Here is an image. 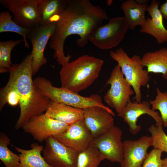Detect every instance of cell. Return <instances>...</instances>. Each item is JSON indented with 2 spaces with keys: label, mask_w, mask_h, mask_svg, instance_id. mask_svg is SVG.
<instances>
[{
  "label": "cell",
  "mask_w": 167,
  "mask_h": 167,
  "mask_svg": "<svg viewBox=\"0 0 167 167\" xmlns=\"http://www.w3.org/2000/svg\"><path fill=\"white\" fill-rule=\"evenodd\" d=\"M162 167H167V156L162 159Z\"/></svg>",
  "instance_id": "obj_32"
},
{
  "label": "cell",
  "mask_w": 167,
  "mask_h": 167,
  "mask_svg": "<svg viewBox=\"0 0 167 167\" xmlns=\"http://www.w3.org/2000/svg\"><path fill=\"white\" fill-rule=\"evenodd\" d=\"M108 85L110 87L104 96V101L119 114L130 101V97L135 92L118 64L114 66L106 82V85Z\"/></svg>",
  "instance_id": "obj_6"
},
{
  "label": "cell",
  "mask_w": 167,
  "mask_h": 167,
  "mask_svg": "<svg viewBox=\"0 0 167 167\" xmlns=\"http://www.w3.org/2000/svg\"><path fill=\"white\" fill-rule=\"evenodd\" d=\"M157 95L155 99L150 101L151 109L159 110L161 113L163 126L167 127V92H161L160 89L156 88Z\"/></svg>",
  "instance_id": "obj_28"
},
{
  "label": "cell",
  "mask_w": 167,
  "mask_h": 167,
  "mask_svg": "<svg viewBox=\"0 0 167 167\" xmlns=\"http://www.w3.org/2000/svg\"><path fill=\"white\" fill-rule=\"evenodd\" d=\"M163 151L154 148L148 153L141 167H162V159L161 156Z\"/></svg>",
  "instance_id": "obj_29"
},
{
  "label": "cell",
  "mask_w": 167,
  "mask_h": 167,
  "mask_svg": "<svg viewBox=\"0 0 167 167\" xmlns=\"http://www.w3.org/2000/svg\"><path fill=\"white\" fill-rule=\"evenodd\" d=\"M160 2L152 0L148 6L147 11L151 16L146 19L144 24L141 26L139 32L151 35L161 44L167 42V29L163 23V17L160 9Z\"/></svg>",
  "instance_id": "obj_17"
},
{
  "label": "cell",
  "mask_w": 167,
  "mask_h": 167,
  "mask_svg": "<svg viewBox=\"0 0 167 167\" xmlns=\"http://www.w3.org/2000/svg\"><path fill=\"white\" fill-rule=\"evenodd\" d=\"M24 41L23 40H8L0 42V68L9 69L13 65L11 60L13 49Z\"/></svg>",
  "instance_id": "obj_26"
},
{
  "label": "cell",
  "mask_w": 167,
  "mask_h": 167,
  "mask_svg": "<svg viewBox=\"0 0 167 167\" xmlns=\"http://www.w3.org/2000/svg\"><path fill=\"white\" fill-rule=\"evenodd\" d=\"M151 134L152 146L159 149L167 154V135L165 132L163 126L152 124L148 128Z\"/></svg>",
  "instance_id": "obj_27"
},
{
  "label": "cell",
  "mask_w": 167,
  "mask_h": 167,
  "mask_svg": "<svg viewBox=\"0 0 167 167\" xmlns=\"http://www.w3.org/2000/svg\"><path fill=\"white\" fill-rule=\"evenodd\" d=\"M148 6L139 4L134 0H127L122 3L121 7L129 29L133 30L136 26L144 24Z\"/></svg>",
  "instance_id": "obj_21"
},
{
  "label": "cell",
  "mask_w": 167,
  "mask_h": 167,
  "mask_svg": "<svg viewBox=\"0 0 167 167\" xmlns=\"http://www.w3.org/2000/svg\"><path fill=\"white\" fill-rule=\"evenodd\" d=\"M12 17L8 11H2L0 12V32H12L20 34L24 39L25 46L29 48L27 36L30 29L20 27L13 20Z\"/></svg>",
  "instance_id": "obj_24"
},
{
  "label": "cell",
  "mask_w": 167,
  "mask_h": 167,
  "mask_svg": "<svg viewBox=\"0 0 167 167\" xmlns=\"http://www.w3.org/2000/svg\"><path fill=\"white\" fill-rule=\"evenodd\" d=\"M103 63L101 59L85 55L63 65L61 87L77 93L87 88L97 78Z\"/></svg>",
  "instance_id": "obj_3"
},
{
  "label": "cell",
  "mask_w": 167,
  "mask_h": 167,
  "mask_svg": "<svg viewBox=\"0 0 167 167\" xmlns=\"http://www.w3.org/2000/svg\"><path fill=\"white\" fill-rule=\"evenodd\" d=\"M45 114L49 117L68 125L83 120L84 110L51 101Z\"/></svg>",
  "instance_id": "obj_18"
},
{
  "label": "cell",
  "mask_w": 167,
  "mask_h": 167,
  "mask_svg": "<svg viewBox=\"0 0 167 167\" xmlns=\"http://www.w3.org/2000/svg\"><path fill=\"white\" fill-rule=\"evenodd\" d=\"M57 22H54L46 26H39L30 30L27 38L32 45V72L34 75L41 66L45 64L47 60L45 56L44 52L48 41L53 35Z\"/></svg>",
  "instance_id": "obj_9"
},
{
  "label": "cell",
  "mask_w": 167,
  "mask_h": 167,
  "mask_svg": "<svg viewBox=\"0 0 167 167\" xmlns=\"http://www.w3.org/2000/svg\"><path fill=\"white\" fill-rule=\"evenodd\" d=\"M10 140L3 132L0 134V159L5 167H18L20 157L8 147Z\"/></svg>",
  "instance_id": "obj_25"
},
{
  "label": "cell",
  "mask_w": 167,
  "mask_h": 167,
  "mask_svg": "<svg viewBox=\"0 0 167 167\" xmlns=\"http://www.w3.org/2000/svg\"><path fill=\"white\" fill-rule=\"evenodd\" d=\"M69 0H38L37 7L40 25L57 22Z\"/></svg>",
  "instance_id": "obj_19"
},
{
  "label": "cell",
  "mask_w": 167,
  "mask_h": 167,
  "mask_svg": "<svg viewBox=\"0 0 167 167\" xmlns=\"http://www.w3.org/2000/svg\"><path fill=\"white\" fill-rule=\"evenodd\" d=\"M135 1L137 3L141 4H147L149 1L148 0H135Z\"/></svg>",
  "instance_id": "obj_31"
},
{
  "label": "cell",
  "mask_w": 167,
  "mask_h": 167,
  "mask_svg": "<svg viewBox=\"0 0 167 167\" xmlns=\"http://www.w3.org/2000/svg\"><path fill=\"white\" fill-rule=\"evenodd\" d=\"M43 151L45 161L52 167H76L78 153L53 137L45 140Z\"/></svg>",
  "instance_id": "obj_10"
},
{
  "label": "cell",
  "mask_w": 167,
  "mask_h": 167,
  "mask_svg": "<svg viewBox=\"0 0 167 167\" xmlns=\"http://www.w3.org/2000/svg\"><path fill=\"white\" fill-rule=\"evenodd\" d=\"M105 159L92 143L85 149L78 153L76 167H98Z\"/></svg>",
  "instance_id": "obj_23"
},
{
  "label": "cell",
  "mask_w": 167,
  "mask_h": 167,
  "mask_svg": "<svg viewBox=\"0 0 167 167\" xmlns=\"http://www.w3.org/2000/svg\"><path fill=\"white\" fill-rule=\"evenodd\" d=\"M32 58L28 55L20 63L8 69L9 77L3 88L15 91L19 100V116L15 125L16 129L34 118L44 113L51 101L44 95L32 79Z\"/></svg>",
  "instance_id": "obj_2"
},
{
  "label": "cell",
  "mask_w": 167,
  "mask_h": 167,
  "mask_svg": "<svg viewBox=\"0 0 167 167\" xmlns=\"http://www.w3.org/2000/svg\"><path fill=\"white\" fill-rule=\"evenodd\" d=\"M108 19L105 11L89 0H69L60 15L49 41V47L54 51V57L58 63L62 66L69 62L71 58V56L64 54V43L67 37L78 35L76 44L84 47L91 35Z\"/></svg>",
  "instance_id": "obj_1"
},
{
  "label": "cell",
  "mask_w": 167,
  "mask_h": 167,
  "mask_svg": "<svg viewBox=\"0 0 167 167\" xmlns=\"http://www.w3.org/2000/svg\"><path fill=\"white\" fill-rule=\"evenodd\" d=\"M112 2V1L109 0L107 1V4L109 6H110Z\"/></svg>",
  "instance_id": "obj_33"
},
{
  "label": "cell",
  "mask_w": 167,
  "mask_h": 167,
  "mask_svg": "<svg viewBox=\"0 0 167 167\" xmlns=\"http://www.w3.org/2000/svg\"><path fill=\"white\" fill-rule=\"evenodd\" d=\"M38 0H0L13 15V20L20 27L32 29L40 26Z\"/></svg>",
  "instance_id": "obj_8"
},
{
  "label": "cell",
  "mask_w": 167,
  "mask_h": 167,
  "mask_svg": "<svg viewBox=\"0 0 167 167\" xmlns=\"http://www.w3.org/2000/svg\"><path fill=\"white\" fill-rule=\"evenodd\" d=\"M68 125L52 118L43 113L25 124L22 128L35 140L42 143L49 137L62 132Z\"/></svg>",
  "instance_id": "obj_11"
},
{
  "label": "cell",
  "mask_w": 167,
  "mask_h": 167,
  "mask_svg": "<svg viewBox=\"0 0 167 167\" xmlns=\"http://www.w3.org/2000/svg\"><path fill=\"white\" fill-rule=\"evenodd\" d=\"M143 65L148 73L161 74L167 80V48L162 47L145 53L141 58Z\"/></svg>",
  "instance_id": "obj_20"
},
{
  "label": "cell",
  "mask_w": 167,
  "mask_h": 167,
  "mask_svg": "<svg viewBox=\"0 0 167 167\" xmlns=\"http://www.w3.org/2000/svg\"><path fill=\"white\" fill-rule=\"evenodd\" d=\"M14 147L19 153L18 167H52L45 161L41 155L44 148L42 145L33 143L31 146V149L28 150Z\"/></svg>",
  "instance_id": "obj_22"
},
{
  "label": "cell",
  "mask_w": 167,
  "mask_h": 167,
  "mask_svg": "<svg viewBox=\"0 0 167 167\" xmlns=\"http://www.w3.org/2000/svg\"><path fill=\"white\" fill-rule=\"evenodd\" d=\"M159 9L163 18L167 19V1L161 4L160 6Z\"/></svg>",
  "instance_id": "obj_30"
},
{
  "label": "cell",
  "mask_w": 167,
  "mask_h": 167,
  "mask_svg": "<svg viewBox=\"0 0 167 167\" xmlns=\"http://www.w3.org/2000/svg\"><path fill=\"white\" fill-rule=\"evenodd\" d=\"M128 29L124 16L112 18L91 35L89 41L100 49H110L120 43Z\"/></svg>",
  "instance_id": "obj_7"
},
{
  "label": "cell",
  "mask_w": 167,
  "mask_h": 167,
  "mask_svg": "<svg viewBox=\"0 0 167 167\" xmlns=\"http://www.w3.org/2000/svg\"><path fill=\"white\" fill-rule=\"evenodd\" d=\"M109 55L113 60L117 62L125 78L134 90L135 95L133 100L138 102H141V88L147 85L150 77L147 70L143 69L140 57L135 55L131 58L121 48L114 51H110Z\"/></svg>",
  "instance_id": "obj_5"
},
{
  "label": "cell",
  "mask_w": 167,
  "mask_h": 167,
  "mask_svg": "<svg viewBox=\"0 0 167 167\" xmlns=\"http://www.w3.org/2000/svg\"><path fill=\"white\" fill-rule=\"evenodd\" d=\"M150 102L143 101L140 102L129 101L122 111L118 116L122 118L129 126L130 133L135 135L138 134L141 128V125L137 124L138 118L143 114H147L155 121L156 125L163 126V122L159 113L152 110Z\"/></svg>",
  "instance_id": "obj_14"
},
{
  "label": "cell",
  "mask_w": 167,
  "mask_h": 167,
  "mask_svg": "<svg viewBox=\"0 0 167 167\" xmlns=\"http://www.w3.org/2000/svg\"><path fill=\"white\" fill-rule=\"evenodd\" d=\"M83 110L84 123L94 139L105 133L114 126L113 116L105 108L93 106Z\"/></svg>",
  "instance_id": "obj_15"
},
{
  "label": "cell",
  "mask_w": 167,
  "mask_h": 167,
  "mask_svg": "<svg viewBox=\"0 0 167 167\" xmlns=\"http://www.w3.org/2000/svg\"><path fill=\"white\" fill-rule=\"evenodd\" d=\"M123 158L121 167H141L152 146L151 136H143L136 140H127L123 142Z\"/></svg>",
  "instance_id": "obj_16"
},
{
  "label": "cell",
  "mask_w": 167,
  "mask_h": 167,
  "mask_svg": "<svg viewBox=\"0 0 167 167\" xmlns=\"http://www.w3.org/2000/svg\"><path fill=\"white\" fill-rule=\"evenodd\" d=\"M122 134L120 128L114 126L105 133L94 139L92 143L105 159L121 163L124 151Z\"/></svg>",
  "instance_id": "obj_12"
},
{
  "label": "cell",
  "mask_w": 167,
  "mask_h": 167,
  "mask_svg": "<svg viewBox=\"0 0 167 167\" xmlns=\"http://www.w3.org/2000/svg\"><path fill=\"white\" fill-rule=\"evenodd\" d=\"M33 81L42 93L52 101L83 109L93 106H101L115 116L112 110L103 104L101 96L98 94L83 96L62 87H54L50 81L42 77L35 78Z\"/></svg>",
  "instance_id": "obj_4"
},
{
  "label": "cell",
  "mask_w": 167,
  "mask_h": 167,
  "mask_svg": "<svg viewBox=\"0 0 167 167\" xmlns=\"http://www.w3.org/2000/svg\"><path fill=\"white\" fill-rule=\"evenodd\" d=\"M53 137L78 153L88 147L94 139L83 119L69 125L63 131Z\"/></svg>",
  "instance_id": "obj_13"
}]
</instances>
